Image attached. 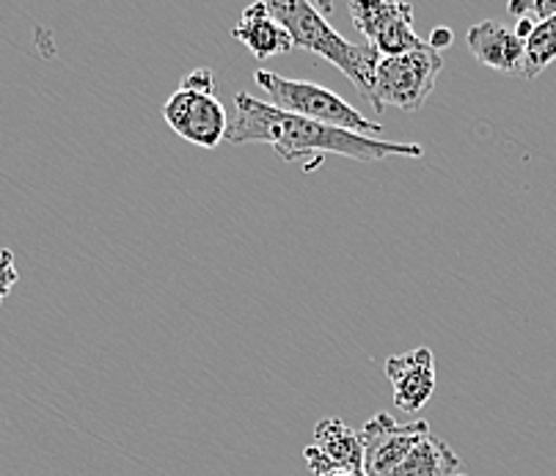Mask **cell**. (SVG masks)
Here are the masks:
<instances>
[{
    "label": "cell",
    "mask_w": 556,
    "mask_h": 476,
    "mask_svg": "<svg viewBox=\"0 0 556 476\" xmlns=\"http://www.w3.org/2000/svg\"><path fill=\"white\" fill-rule=\"evenodd\" d=\"M229 143H270L281 160H298L312 152L342 154V158L372 163L383 158H421L425 149L419 143L383 141V138L355 136L348 129L328 127L320 122L295 116V113L278 111L270 102L256 97H235V122L226 133Z\"/></svg>",
    "instance_id": "cell-1"
},
{
    "label": "cell",
    "mask_w": 556,
    "mask_h": 476,
    "mask_svg": "<svg viewBox=\"0 0 556 476\" xmlns=\"http://www.w3.org/2000/svg\"><path fill=\"white\" fill-rule=\"evenodd\" d=\"M267 12L276 23L285 25L292 45L317 59L331 61L337 70L350 77L355 89L364 97L372 95L375 70H378L380 53L372 45H353L333 30V25L323 17V12L308 0H270Z\"/></svg>",
    "instance_id": "cell-2"
},
{
    "label": "cell",
    "mask_w": 556,
    "mask_h": 476,
    "mask_svg": "<svg viewBox=\"0 0 556 476\" xmlns=\"http://www.w3.org/2000/svg\"><path fill=\"white\" fill-rule=\"evenodd\" d=\"M254 80L267 95L270 105L278 108V111L295 113V116L308 118V122L328 124V127L348 129V133H355V136L378 138L383 133L380 124L364 118L350 102H344L342 97L323 89L317 83L290 80V77H278L265 70H256Z\"/></svg>",
    "instance_id": "cell-3"
},
{
    "label": "cell",
    "mask_w": 556,
    "mask_h": 476,
    "mask_svg": "<svg viewBox=\"0 0 556 476\" xmlns=\"http://www.w3.org/2000/svg\"><path fill=\"white\" fill-rule=\"evenodd\" d=\"M163 116L179 138L202 149H215L229 133L226 108L215 97V75L210 70L190 72L166 102Z\"/></svg>",
    "instance_id": "cell-4"
},
{
    "label": "cell",
    "mask_w": 556,
    "mask_h": 476,
    "mask_svg": "<svg viewBox=\"0 0 556 476\" xmlns=\"http://www.w3.org/2000/svg\"><path fill=\"white\" fill-rule=\"evenodd\" d=\"M441 66H444V59L427 41L410 53L380 59L375 70L372 95H369L375 111H386V108H400L408 113L419 111L435 91Z\"/></svg>",
    "instance_id": "cell-5"
},
{
    "label": "cell",
    "mask_w": 556,
    "mask_h": 476,
    "mask_svg": "<svg viewBox=\"0 0 556 476\" xmlns=\"http://www.w3.org/2000/svg\"><path fill=\"white\" fill-rule=\"evenodd\" d=\"M350 17L355 28L367 36V41L380 53V59L403 55L419 50L425 41L414 30V7L403 0H386V3H350Z\"/></svg>",
    "instance_id": "cell-6"
},
{
    "label": "cell",
    "mask_w": 556,
    "mask_h": 476,
    "mask_svg": "<svg viewBox=\"0 0 556 476\" xmlns=\"http://www.w3.org/2000/svg\"><path fill=\"white\" fill-rule=\"evenodd\" d=\"M358 436L364 447V476H391L396 465L430 436V424L421 418L410 424H396L389 413H375L358 429Z\"/></svg>",
    "instance_id": "cell-7"
},
{
    "label": "cell",
    "mask_w": 556,
    "mask_h": 476,
    "mask_svg": "<svg viewBox=\"0 0 556 476\" xmlns=\"http://www.w3.org/2000/svg\"><path fill=\"white\" fill-rule=\"evenodd\" d=\"M394 405L405 413H416L430 402L435 391V359L430 348H416L410 353L391 355L386 361Z\"/></svg>",
    "instance_id": "cell-8"
},
{
    "label": "cell",
    "mask_w": 556,
    "mask_h": 476,
    "mask_svg": "<svg viewBox=\"0 0 556 476\" xmlns=\"http://www.w3.org/2000/svg\"><path fill=\"white\" fill-rule=\"evenodd\" d=\"M468 50L480 64L491 70L504 72V75L521 77L523 70V39L515 36V30H507L496 20H485L468 28L466 34Z\"/></svg>",
    "instance_id": "cell-9"
},
{
    "label": "cell",
    "mask_w": 556,
    "mask_h": 476,
    "mask_svg": "<svg viewBox=\"0 0 556 476\" xmlns=\"http://www.w3.org/2000/svg\"><path fill=\"white\" fill-rule=\"evenodd\" d=\"M231 36L240 45H245V50L260 61L273 59V55H285L295 48L285 25L276 23L273 14L267 12V3H254V7L245 9L240 23L231 28Z\"/></svg>",
    "instance_id": "cell-10"
},
{
    "label": "cell",
    "mask_w": 556,
    "mask_h": 476,
    "mask_svg": "<svg viewBox=\"0 0 556 476\" xmlns=\"http://www.w3.org/2000/svg\"><path fill=\"white\" fill-rule=\"evenodd\" d=\"M323 458L331 463V468L350 471L355 476H364V447L362 436L350 429L342 418H320L314 427V443Z\"/></svg>",
    "instance_id": "cell-11"
},
{
    "label": "cell",
    "mask_w": 556,
    "mask_h": 476,
    "mask_svg": "<svg viewBox=\"0 0 556 476\" xmlns=\"http://www.w3.org/2000/svg\"><path fill=\"white\" fill-rule=\"evenodd\" d=\"M460 458L439 436H427L391 476H455Z\"/></svg>",
    "instance_id": "cell-12"
},
{
    "label": "cell",
    "mask_w": 556,
    "mask_h": 476,
    "mask_svg": "<svg viewBox=\"0 0 556 476\" xmlns=\"http://www.w3.org/2000/svg\"><path fill=\"white\" fill-rule=\"evenodd\" d=\"M556 61V14L543 23H534V30L523 41V80H534L543 70Z\"/></svg>",
    "instance_id": "cell-13"
},
{
    "label": "cell",
    "mask_w": 556,
    "mask_h": 476,
    "mask_svg": "<svg viewBox=\"0 0 556 476\" xmlns=\"http://www.w3.org/2000/svg\"><path fill=\"white\" fill-rule=\"evenodd\" d=\"M20 281V273L14 267V251L9 248H0V306H3V300L12 295L14 284Z\"/></svg>",
    "instance_id": "cell-14"
},
{
    "label": "cell",
    "mask_w": 556,
    "mask_h": 476,
    "mask_svg": "<svg viewBox=\"0 0 556 476\" xmlns=\"http://www.w3.org/2000/svg\"><path fill=\"white\" fill-rule=\"evenodd\" d=\"M452 41V30L450 28H439V30H432V41H430V48L432 50H444L446 45Z\"/></svg>",
    "instance_id": "cell-15"
},
{
    "label": "cell",
    "mask_w": 556,
    "mask_h": 476,
    "mask_svg": "<svg viewBox=\"0 0 556 476\" xmlns=\"http://www.w3.org/2000/svg\"><path fill=\"white\" fill-rule=\"evenodd\" d=\"M323 476H355V474H350V471H328V474H323Z\"/></svg>",
    "instance_id": "cell-16"
},
{
    "label": "cell",
    "mask_w": 556,
    "mask_h": 476,
    "mask_svg": "<svg viewBox=\"0 0 556 476\" xmlns=\"http://www.w3.org/2000/svg\"><path fill=\"white\" fill-rule=\"evenodd\" d=\"M455 476H466V474H455Z\"/></svg>",
    "instance_id": "cell-17"
}]
</instances>
